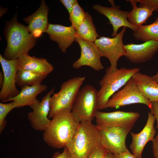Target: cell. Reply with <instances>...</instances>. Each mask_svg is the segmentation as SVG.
<instances>
[{"label": "cell", "instance_id": "obj_1", "mask_svg": "<svg viewBox=\"0 0 158 158\" xmlns=\"http://www.w3.org/2000/svg\"><path fill=\"white\" fill-rule=\"evenodd\" d=\"M4 34L7 46L3 57L8 60L29 55L36 43L37 38L30 33L27 26L18 22L16 15L6 22Z\"/></svg>", "mask_w": 158, "mask_h": 158}, {"label": "cell", "instance_id": "obj_2", "mask_svg": "<svg viewBox=\"0 0 158 158\" xmlns=\"http://www.w3.org/2000/svg\"><path fill=\"white\" fill-rule=\"evenodd\" d=\"M79 123L71 111L61 110L53 117L49 126L44 131V140L51 147L64 148L72 139Z\"/></svg>", "mask_w": 158, "mask_h": 158}, {"label": "cell", "instance_id": "obj_3", "mask_svg": "<svg viewBox=\"0 0 158 158\" xmlns=\"http://www.w3.org/2000/svg\"><path fill=\"white\" fill-rule=\"evenodd\" d=\"M101 135L96 125L91 121L80 123L70 142L66 146L72 158H88L99 145Z\"/></svg>", "mask_w": 158, "mask_h": 158}, {"label": "cell", "instance_id": "obj_4", "mask_svg": "<svg viewBox=\"0 0 158 158\" xmlns=\"http://www.w3.org/2000/svg\"><path fill=\"white\" fill-rule=\"evenodd\" d=\"M140 70L138 68L129 69L123 67L115 70H111L109 67L107 68L99 82L100 88L97 93L98 110L106 109L109 99Z\"/></svg>", "mask_w": 158, "mask_h": 158}, {"label": "cell", "instance_id": "obj_5", "mask_svg": "<svg viewBox=\"0 0 158 158\" xmlns=\"http://www.w3.org/2000/svg\"><path fill=\"white\" fill-rule=\"evenodd\" d=\"M85 79V76L76 77L63 82L60 90L54 93L49 100L50 110L49 118L64 109L71 111L75 97Z\"/></svg>", "mask_w": 158, "mask_h": 158}, {"label": "cell", "instance_id": "obj_6", "mask_svg": "<svg viewBox=\"0 0 158 158\" xmlns=\"http://www.w3.org/2000/svg\"><path fill=\"white\" fill-rule=\"evenodd\" d=\"M98 91L93 86L86 85L80 89L73 103L71 112L79 123L91 121L98 110Z\"/></svg>", "mask_w": 158, "mask_h": 158}, {"label": "cell", "instance_id": "obj_7", "mask_svg": "<svg viewBox=\"0 0 158 158\" xmlns=\"http://www.w3.org/2000/svg\"><path fill=\"white\" fill-rule=\"evenodd\" d=\"M126 28L123 27L121 30L115 37L109 38L102 36L94 42L98 48L102 56L107 58L109 61V67L112 70L117 68L118 60L126 54L123 38Z\"/></svg>", "mask_w": 158, "mask_h": 158}, {"label": "cell", "instance_id": "obj_8", "mask_svg": "<svg viewBox=\"0 0 158 158\" xmlns=\"http://www.w3.org/2000/svg\"><path fill=\"white\" fill-rule=\"evenodd\" d=\"M134 104H143L149 108L151 105V102L143 96L131 78L109 99L105 108H117Z\"/></svg>", "mask_w": 158, "mask_h": 158}, {"label": "cell", "instance_id": "obj_9", "mask_svg": "<svg viewBox=\"0 0 158 158\" xmlns=\"http://www.w3.org/2000/svg\"><path fill=\"white\" fill-rule=\"evenodd\" d=\"M140 116L137 112L117 111L106 112L98 110L95 118L98 126L120 127L131 130Z\"/></svg>", "mask_w": 158, "mask_h": 158}, {"label": "cell", "instance_id": "obj_10", "mask_svg": "<svg viewBox=\"0 0 158 158\" xmlns=\"http://www.w3.org/2000/svg\"><path fill=\"white\" fill-rule=\"evenodd\" d=\"M97 126L101 135V144L109 152L114 154H118L128 149L126 140L131 130L120 127Z\"/></svg>", "mask_w": 158, "mask_h": 158}, {"label": "cell", "instance_id": "obj_11", "mask_svg": "<svg viewBox=\"0 0 158 158\" xmlns=\"http://www.w3.org/2000/svg\"><path fill=\"white\" fill-rule=\"evenodd\" d=\"M75 41L79 45L81 49L80 58L73 64V67L78 69L84 66L92 68L99 71L104 68L101 63L100 51L94 42L84 40L76 35Z\"/></svg>", "mask_w": 158, "mask_h": 158}, {"label": "cell", "instance_id": "obj_12", "mask_svg": "<svg viewBox=\"0 0 158 158\" xmlns=\"http://www.w3.org/2000/svg\"><path fill=\"white\" fill-rule=\"evenodd\" d=\"M0 63L4 80L0 92V100L5 102L9 98L17 95L20 91L16 87V76L18 70V59L8 60L0 55Z\"/></svg>", "mask_w": 158, "mask_h": 158}, {"label": "cell", "instance_id": "obj_13", "mask_svg": "<svg viewBox=\"0 0 158 158\" xmlns=\"http://www.w3.org/2000/svg\"><path fill=\"white\" fill-rule=\"evenodd\" d=\"M56 89L53 88L42 98L41 101L34 104L30 107L32 111L28 114V117L32 128L35 130H45L51 121L48 118L50 110V99Z\"/></svg>", "mask_w": 158, "mask_h": 158}, {"label": "cell", "instance_id": "obj_14", "mask_svg": "<svg viewBox=\"0 0 158 158\" xmlns=\"http://www.w3.org/2000/svg\"><path fill=\"white\" fill-rule=\"evenodd\" d=\"M111 7L104 6L98 4L92 6L93 9L106 17L112 25L113 32L111 36L115 37L119 29L121 27L128 28L134 32L137 27L132 25L128 21V17L129 12L120 9V6H116L113 0H109Z\"/></svg>", "mask_w": 158, "mask_h": 158}, {"label": "cell", "instance_id": "obj_15", "mask_svg": "<svg viewBox=\"0 0 158 158\" xmlns=\"http://www.w3.org/2000/svg\"><path fill=\"white\" fill-rule=\"evenodd\" d=\"M125 56L130 62L135 63H145L150 60L158 51V42L150 40L136 44L124 45Z\"/></svg>", "mask_w": 158, "mask_h": 158}, {"label": "cell", "instance_id": "obj_16", "mask_svg": "<svg viewBox=\"0 0 158 158\" xmlns=\"http://www.w3.org/2000/svg\"><path fill=\"white\" fill-rule=\"evenodd\" d=\"M155 118L150 112L148 114L146 124L139 133H135L131 132L132 141L129 146L132 153L137 158H142L144 148L146 144L152 141L156 133L154 124Z\"/></svg>", "mask_w": 158, "mask_h": 158}, {"label": "cell", "instance_id": "obj_17", "mask_svg": "<svg viewBox=\"0 0 158 158\" xmlns=\"http://www.w3.org/2000/svg\"><path fill=\"white\" fill-rule=\"evenodd\" d=\"M49 8L44 0H42L40 7L31 15L23 18L28 25L30 33L35 37H40L46 32L49 26L48 13Z\"/></svg>", "mask_w": 158, "mask_h": 158}, {"label": "cell", "instance_id": "obj_18", "mask_svg": "<svg viewBox=\"0 0 158 158\" xmlns=\"http://www.w3.org/2000/svg\"><path fill=\"white\" fill-rule=\"evenodd\" d=\"M50 39L56 42L61 51L65 53L67 49L75 41L76 30L71 25L69 27L49 24L46 32Z\"/></svg>", "mask_w": 158, "mask_h": 158}, {"label": "cell", "instance_id": "obj_19", "mask_svg": "<svg viewBox=\"0 0 158 158\" xmlns=\"http://www.w3.org/2000/svg\"><path fill=\"white\" fill-rule=\"evenodd\" d=\"M18 59V69L29 71L39 74L47 75L54 70L52 65L44 58L25 55L21 56Z\"/></svg>", "mask_w": 158, "mask_h": 158}, {"label": "cell", "instance_id": "obj_20", "mask_svg": "<svg viewBox=\"0 0 158 158\" xmlns=\"http://www.w3.org/2000/svg\"><path fill=\"white\" fill-rule=\"evenodd\" d=\"M47 89L46 85L38 84L33 86H25L21 88L19 94L14 97L9 98L6 102L13 101L16 108L25 106H31L40 102L37 96Z\"/></svg>", "mask_w": 158, "mask_h": 158}, {"label": "cell", "instance_id": "obj_21", "mask_svg": "<svg viewBox=\"0 0 158 158\" xmlns=\"http://www.w3.org/2000/svg\"><path fill=\"white\" fill-rule=\"evenodd\" d=\"M132 78L146 98L151 102H158V83L151 76L138 72Z\"/></svg>", "mask_w": 158, "mask_h": 158}, {"label": "cell", "instance_id": "obj_22", "mask_svg": "<svg viewBox=\"0 0 158 158\" xmlns=\"http://www.w3.org/2000/svg\"><path fill=\"white\" fill-rule=\"evenodd\" d=\"M127 1L130 2L133 7L128 14V21L136 27L142 25L152 15L153 11L146 8L138 7L136 0Z\"/></svg>", "mask_w": 158, "mask_h": 158}, {"label": "cell", "instance_id": "obj_23", "mask_svg": "<svg viewBox=\"0 0 158 158\" xmlns=\"http://www.w3.org/2000/svg\"><path fill=\"white\" fill-rule=\"evenodd\" d=\"M86 13L84 20L76 30V35L84 40L94 42L100 37L97 32L91 16L87 12Z\"/></svg>", "mask_w": 158, "mask_h": 158}, {"label": "cell", "instance_id": "obj_24", "mask_svg": "<svg viewBox=\"0 0 158 158\" xmlns=\"http://www.w3.org/2000/svg\"><path fill=\"white\" fill-rule=\"evenodd\" d=\"M48 75L37 74L30 71L18 69L16 76V85L21 89L25 86L41 84Z\"/></svg>", "mask_w": 158, "mask_h": 158}, {"label": "cell", "instance_id": "obj_25", "mask_svg": "<svg viewBox=\"0 0 158 158\" xmlns=\"http://www.w3.org/2000/svg\"><path fill=\"white\" fill-rule=\"evenodd\" d=\"M135 39L144 42L152 40L158 42V17L152 23L137 27L133 32Z\"/></svg>", "mask_w": 158, "mask_h": 158}, {"label": "cell", "instance_id": "obj_26", "mask_svg": "<svg viewBox=\"0 0 158 158\" xmlns=\"http://www.w3.org/2000/svg\"><path fill=\"white\" fill-rule=\"evenodd\" d=\"M69 19L72 25L77 30L84 20L86 15L83 8L77 1L74 4L73 9L69 14Z\"/></svg>", "mask_w": 158, "mask_h": 158}, {"label": "cell", "instance_id": "obj_27", "mask_svg": "<svg viewBox=\"0 0 158 158\" xmlns=\"http://www.w3.org/2000/svg\"><path fill=\"white\" fill-rule=\"evenodd\" d=\"M13 101L8 103H0V133L4 129L6 124V117L8 113L15 108Z\"/></svg>", "mask_w": 158, "mask_h": 158}, {"label": "cell", "instance_id": "obj_28", "mask_svg": "<svg viewBox=\"0 0 158 158\" xmlns=\"http://www.w3.org/2000/svg\"><path fill=\"white\" fill-rule=\"evenodd\" d=\"M139 3V7H145L151 10L158 11V0H136Z\"/></svg>", "mask_w": 158, "mask_h": 158}, {"label": "cell", "instance_id": "obj_29", "mask_svg": "<svg viewBox=\"0 0 158 158\" xmlns=\"http://www.w3.org/2000/svg\"><path fill=\"white\" fill-rule=\"evenodd\" d=\"M108 151L101 144L93 151L88 158H105Z\"/></svg>", "mask_w": 158, "mask_h": 158}, {"label": "cell", "instance_id": "obj_30", "mask_svg": "<svg viewBox=\"0 0 158 158\" xmlns=\"http://www.w3.org/2000/svg\"><path fill=\"white\" fill-rule=\"evenodd\" d=\"M149 109L150 110V112L154 116L156 121V128L158 131V102H151V105Z\"/></svg>", "mask_w": 158, "mask_h": 158}, {"label": "cell", "instance_id": "obj_31", "mask_svg": "<svg viewBox=\"0 0 158 158\" xmlns=\"http://www.w3.org/2000/svg\"><path fill=\"white\" fill-rule=\"evenodd\" d=\"M52 158H72L67 148L65 146L64 147L63 152L60 153L58 152H55L53 155Z\"/></svg>", "mask_w": 158, "mask_h": 158}, {"label": "cell", "instance_id": "obj_32", "mask_svg": "<svg viewBox=\"0 0 158 158\" xmlns=\"http://www.w3.org/2000/svg\"><path fill=\"white\" fill-rule=\"evenodd\" d=\"M60 1L66 8L69 14L71 12L74 4L77 1L76 0H60Z\"/></svg>", "mask_w": 158, "mask_h": 158}, {"label": "cell", "instance_id": "obj_33", "mask_svg": "<svg viewBox=\"0 0 158 158\" xmlns=\"http://www.w3.org/2000/svg\"><path fill=\"white\" fill-rule=\"evenodd\" d=\"M152 142V151L154 158H158V134L154 137Z\"/></svg>", "mask_w": 158, "mask_h": 158}, {"label": "cell", "instance_id": "obj_34", "mask_svg": "<svg viewBox=\"0 0 158 158\" xmlns=\"http://www.w3.org/2000/svg\"><path fill=\"white\" fill-rule=\"evenodd\" d=\"M115 158H137L128 149L125 152L118 154H114Z\"/></svg>", "mask_w": 158, "mask_h": 158}, {"label": "cell", "instance_id": "obj_35", "mask_svg": "<svg viewBox=\"0 0 158 158\" xmlns=\"http://www.w3.org/2000/svg\"><path fill=\"white\" fill-rule=\"evenodd\" d=\"M4 80V75L3 73L0 72V87L1 89L3 86Z\"/></svg>", "mask_w": 158, "mask_h": 158}, {"label": "cell", "instance_id": "obj_36", "mask_svg": "<svg viewBox=\"0 0 158 158\" xmlns=\"http://www.w3.org/2000/svg\"><path fill=\"white\" fill-rule=\"evenodd\" d=\"M151 77L152 79L154 81L158 83V71L154 75Z\"/></svg>", "mask_w": 158, "mask_h": 158}, {"label": "cell", "instance_id": "obj_37", "mask_svg": "<svg viewBox=\"0 0 158 158\" xmlns=\"http://www.w3.org/2000/svg\"><path fill=\"white\" fill-rule=\"evenodd\" d=\"M105 158H115V157L113 154L109 152Z\"/></svg>", "mask_w": 158, "mask_h": 158}]
</instances>
